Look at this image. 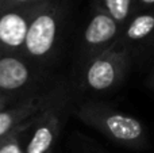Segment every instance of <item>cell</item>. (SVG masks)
<instances>
[{
  "instance_id": "obj_11",
  "label": "cell",
  "mask_w": 154,
  "mask_h": 153,
  "mask_svg": "<svg viewBox=\"0 0 154 153\" xmlns=\"http://www.w3.org/2000/svg\"><path fill=\"white\" fill-rule=\"evenodd\" d=\"M35 117L26 121L24 123L19 125L16 129H14L5 137L2 138V141H0V153H24V144H26L30 127H31Z\"/></svg>"
},
{
  "instance_id": "obj_10",
  "label": "cell",
  "mask_w": 154,
  "mask_h": 153,
  "mask_svg": "<svg viewBox=\"0 0 154 153\" xmlns=\"http://www.w3.org/2000/svg\"><path fill=\"white\" fill-rule=\"evenodd\" d=\"M92 7L111 16L122 27L127 23L131 15L135 12L134 0H93Z\"/></svg>"
},
{
  "instance_id": "obj_15",
  "label": "cell",
  "mask_w": 154,
  "mask_h": 153,
  "mask_svg": "<svg viewBox=\"0 0 154 153\" xmlns=\"http://www.w3.org/2000/svg\"><path fill=\"white\" fill-rule=\"evenodd\" d=\"M0 7H2V2H0Z\"/></svg>"
},
{
  "instance_id": "obj_8",
  "label": "cell",
  "mask_w": 154,
  "mask_h": 153,
  "mask_svg": "<svg viewBox=\"0 0 154 153\" xmlns=\"http://www.w3.org/2000/svg\"><path fill=\"white\" fill-rule=\"evenodd\" d=\"M122 26L103 11L92 7V14L82 33L84 62L114 46L119 39Z\"/></svg>"
},
{
  "instance_id": "obj_9",
  "label": "cell",
  "mask_w": 154,
  "mask_h": 153,
  "mask_svg": "<svg viewBox=\"0 0 154 153\" xmlns=\"http://www.w3.org/2000/svg\"><path fill=\"white\" fill-rule=\"evenodd\" d=\"M154 37V8L135 11L122 27L118 43L130 49L133 45L145 43ZM131 50V49H130Z\"/></svg>"
},
{
  "instance_id": "obj_16",
  "label": "cell",
  "mask_w": 154,
  "mask_h": 153,
  "mask_svg": "<svg viewBox=\"0 0 154 153\" xmlns=\"http://www.w3.org/2000/svg\"><path fill=\"white\" fill-rule=\"evenodd\" d=\"M0 141H2V138H0Z\"/></svg>"
},
{
  "instance_id": "obj_7",
  "label": "cell",
  "mask_w": 154,
  "mask_h": 153,
  "mask_svg": "<svg viewBox=\"0 0 154 153\" xmlns=\"http://www.w3.org/2000/svg\"><path fill=\"white\" fill-rule=\"evenodd\" d=\"M41 4L0 8V52L2 53H22L30 20Z\"/></svg>"
},
{
  "instance_id": "obj_6",
  "label": "cell",
  "mask_w": 154,
  "mask_h": 153,
  "mask_svg": "<svg viewBox=\"0 0 154 153\" xmlns=\"http://www.w3.org/2000/svg\"><path fill=\"white\" fill-rule=\"evenodd\" d=\"M37 80L35 67L22 54L0 52V94L24 98L34 94L31 87Z\"/></svg>"
},
{
  "instance_id": "obj_14",
  "label": "cell",
  "mask_w": 154,
  "mask_h": 153,
  "mask_svg": "<svg viewBox=\"0 0 154 153\" xmlns=\"http://www.w3.org/2000/svg\"><path fill=\"white\" fill-rule=\"evenodd\" d=\"M147 84H149L152 88H154V68H153L152 73H150V77H149V80H147Z\"/></svg>"
},
{
  "instance_id": "obj_13",
  "label": "cell",
  "mask_w": 154,
  "mask_h": 153,
  "mask_svg": "<svg viewBox=\"0 0 154 153\" xmlns=\"http://www.w3.org/2000/svg\"><path fill=\"white\" fill-rule=\"evenodd\" d=\"M22 98H16V96H11V95H5V94H0V111L4 110L5 107L14 105L15 102H18Z\"/></svg>"
},
{
  "instance_id": "obj_1",
  "label": "cell",
  "mask_w": 154,
  "mask_h": 153,
  "mask_svg": "<svg viewBox=\"0 0 154 153\" xmlns=\"http://www.w3.org/2000/svg\"><path fill=\"white\" fill-rule=\"evenodd\" d=\"M75 115L120 145L142 148L147 142V132L138 118L120 113L106 103L84 102L75 108Z\"/></svg>"
},
{
  "instance_id": "obj_2",
  "label": "cell",
  "mask_w": 154,
  "mask_h": 153,
  "mask_svg": "<svg viewBox=\"0 0 154 153\" xmlns=\"http://www.w3.org/2000/svg\"><path fill=\"white\" fill-rule=\"evenodd\" d=\"M65 7L61 0L46 2L38 7L30 20L22 56L32 64L46 62L58 45Z\"/></svg>"
},
{
  "instance_id": "obj_12",
  "label": "cell",
  "mask_w": 154,
  "mask_h": 153,
  "mask_svg": "<svg viewBox=\"0 0 154 153\" xmlns=\"http://www.w3.org/2000/svg\"><path fill=\"white\" fill-rule=\"evenodd\" d=\"M0 2H2V7H20V5L41 4L46 2H53V0H0Z\"/></svg>"
},
{
  "instance_id": "obj_3",
  "label": "cell",
  "mask_w": 154,
  "mask_h": 153,
  "mask_svg": "<svg viewBox=\"0 0 154 153\" xmlns=\"http://www.w3.org/2000/svg\"><path fill=\"white\" fill-rule=\"evenodd\" d=\"M131 62V50L115 43L82 65V83L93 92L111 91L125 79Z\"/></svg>"
},
{
  "instance_id": "obj_5",
  "label": "cell",
  "mask_w": 154,
  "mask_h": 153,
  "mask_svg": "<svg viewBox=\"0 0 154 153\" xmlns=\"http://www.w3.org/2000/svg\"><path fill=\"white\" fill-rule=\"evenodd\" d=\"M64 98L65 95L62 92V88L56 87L46 91L34 92L5 107L4 110L0 111V138L5 137L19 125L34 118L41 111L46 110Z\"/></svg>"
},
{
  "instance_id": "obj_4",
  "label": "cell",
  "mask_w": 154,
  "mask_h": 153,
  "mask_svg": "<svg viewBox=\"0 0 154 153\" xmlns=\"http://www.w3.org/2000/svg\"><path fill=\"white\" fill-rule=\"evenodd\" d=\"M65 106L64 98L35 117L24 144V153H54L65 122Z\"/></svg>"
}]
</instances>
